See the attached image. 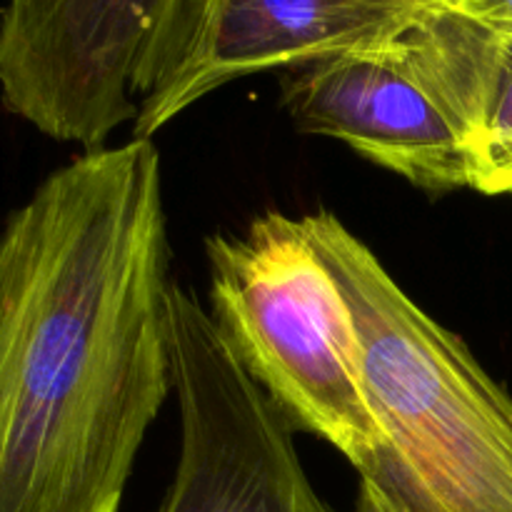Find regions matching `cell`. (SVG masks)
Listing matches in <instances>:
<instances>
[{"label": "cell", "instance_id": "cell-1", "mask_svg": "<svg viewBox=\"0 0 512 512\" xmlns=\"http://www.w3.org/2000/svg\"><path fill=\"white\" fill-rule=\"evenodd\" d=\"M158 145L53 170L0 230V512H120L173 393Z\"/></svg>", "mask_w": 512, "mask_h": 512}, {"label": "cell", "instance_id": "cell-2", "mask_svg": "<svg viewBox=\"0 0 512 512\" xmlns=\"http://www.w3.org/2000/svg\"><path fill=\"white\" fill-rule=\"evenodd\" d=\"M300 225L353 310L378 428L353 512H512V395L338 215Z\"/></svg>", "mask_w": 512, "mask_h": 512}, {"label": "cell", "instance_id": "cell-3", "mask_svg": "<svg viewBox=\"0 0 512 512\" xmlns=\"http://www.w3.org/2000/svg\"><path fill=\"white\" fill-rule=\"evenodd\" d=\"M210 318L295 430L358 465L375 443L353 310L300 218L263 213L205 240Z\"/></svg>", "mask_w": 512, "mask_h": 512}, {"label": "cell", "instance_id": "cell-4", "mask_svg": "<svg viewBox=\"0 0 512 512\" xmlns=\"http://www.w3.org/2000/svg\"><path fill=\"white\" fill-rule=\"evenodd\" d=\"M180 455L158 512H333L295 448V428L190 290L168 293Z\"/></svg>", "mask_w": 512, "mask_h": 512}, {"label": "cell", "instance_id": "cell-5", "mask_svg": "<svg viewBox=\"0 0 512 512\" xmlns=\"http://www.w3.org/2000/svg\"><path fill=\"white\" fill-rule=\"evenodd\" d=\"M183 0H8L0 103L83 150L138 115V83Z\"/></svg>", "mask_w": 512, "mask_h": 512}, {"label": "cell", "instance_id": "cell-6", "mask_svg": "<svg viewBox=\"0 0 512 512\" xmlns=\"http://www.w3.org/2000/svg\"><path fill=\"white\" fill-rule=\"evenodd\" d=\"M440 0H183L138 83L148 138L233 80L398 40Z\"/></svg>", "mask_w": 512, "mask_h": 512}, {"label": "cell", "instance_id": "cell-7", "mask_svg": "<svg viewBox=\"0 0 512 512\" xmlns=\"http://www.w3.org/2000/svg\"><path fill=\"white\" fill-rule=\"evenodd\" d=\"M280 103L300 133L340 140L415 188H470L463 138L398 40L285 70Z\"/></svg>", "mask_w": 512, "mask_h": 512}, {"label": "cell", "instance_id": "cell-8", "mask_svg": "<svg viewBox=\"0 0 512 512\" xmlns=\"http://www.w3.org/2000/svg\"><path fill=\"white\" fill-rule=\"evenodd\" d=\"M398 48L448 113L470 160V188L512 195V30H493L440 0Z\"/></svg>", "mask_w": 512, "mask_h": 512}, {"label": "cell", "instance_id": "cell-9", "mask_svg": "<svg viewBox=\"0 0 512 512\" xmlns=\"http://www.w3.org/2000/svg\"><path fill=\"white\" fill-rule=\"evenodd\" d=\"M448 8L493 30H512V0H443Z\"/></svg>", "mask_w": 512, "mask_h": 512}, {"label": "cell", "instance_id": "cell-10", "mask_svg": "<svg viewBox=\"0 0 512 512\" xmlns=\"http://www.w3.org/2000/svg\"><path fill=\"white\" fill-rule=\"evenodd\" d=\"M0 18H3V5H0Z\"/></svg>", "mask_w": 512, "mask_h": 512}]
</instances>
